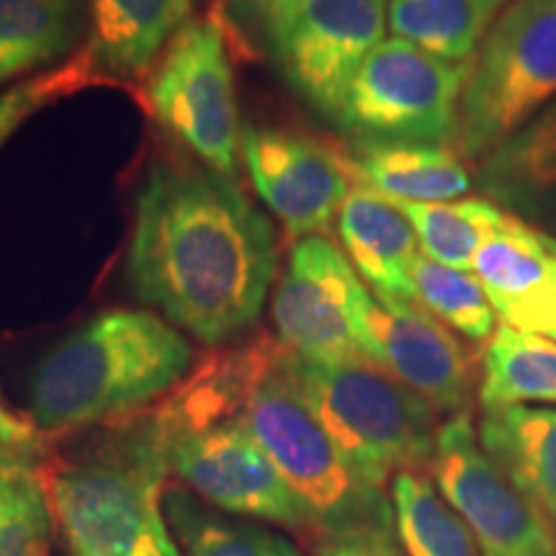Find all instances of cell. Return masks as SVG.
I'll use <instances>...</instances> for the list:
<instances>
[{
	"label": "cell",
	"mask_w": 556,
	"mask_h": 556,
	"mask_svg": "<svg viewBox=\"0 0 556 556\" xmlns=\"http://www.w3.org/2000/svg\"><path fill=\"white\" fill-rule=\"evenodd\" d=\"M0 441L9 443V446L34 451V454L47 456L50 454L52 438L34 426L26 417L13 415L11 409H5L3 402H0Z\"/></svg>",
	"instance_id": "31"
},
{
	"label": "cell",
	"mask_w": 556,
	"mask_h": 556,
	"mask_svg": "<svg viewBox=\"0 0 556 556\" xmlns=\"http://www.w3.org/2000/svg\"><path fill=\"white\" fill-rule=\"evenodd\" d=\"M479 402L484 409L556 402V343L500 325L486 343Z\"/></svg>",
	"instance_id": "23"
},
{
	"label": "cell",
	"mask_w": 556,
	"mask_h": 556,
	"mask_svg": "<svg viewBox=\"0 0 556 556\" xmlns=\"http://www.w3.org/2000/svg\"><path fill=\"white\" fill-rule=\"evenodd\" d=\"M469 62L384 39L348 88L338 122L361 142H454Z\"/></svg>",
	"instance_id": "7"
},
{
	"label": "cell",
	"mask_w": 556,
	"mask_h": 556,
	"mask_svg": "<svg viewBox=\"0 0 556 556\" xmlns=\"http://www.w3.org/2000/svg\"><path fill=\"white\" fill-rule=\"evenodd\" d=\"M364 294L356 268L336 242L323 235L296 240L274 296L278 343L312 361L366 358L356 328Z\"/></svg>",
	"instance_id": "13"
},
{
	"label": "cell",
	"mask_w": 556,
	"mask_h": 556,
	"mask_svg": "<svg viewBox=\"0 0 556 556\" xmlns=\"http://www.w3.org/2000/svg\"><path fill=\"white\" fill-rule=\"evenodd\" d=\"M338 232L348 261L374 294L415 302L413 263L420 240L392 199L356 184L338 214Z\"/></svg>",
	"instance_id": "16"
},
{
	"label": "cell",
	"mask_w": 556,
	"mask_h": 556,
	"mask_svg": "<svg viewBox=\"0 0 556 556\" xmlns=\"http://www.w3.org/2000/svg\"><path fill=\"white\" fill-rule=\"evenodd\" d=\"M189 11L191 0H90L93 31L88 50L96 65L137 75L176 37Z\"/></svg>",
	"instance_id": "19"
},
{
	"label": "cell",
	"mask_w": 556,
	"mask_h": 556,
	"mask_svg": "<svg viewBox=\"0 0 556 556\" xmlns=\"http://www.w3.org/2000/svg\"><path fill=\"white\" fill-rule=\"evenodd\" d=\"M500 3H507V0H500Z\"/></svg>",
	"instance_id": "35"
},
{
	"label": "cell",
	"mask_w": 556,
	"mask_h": 556,
	"mask_svg": "<svg viewBox=\"0 0 556 556\" xmlns=\"http://www.w3.org/2000/svg\"><path fill=\"white\" fill-rule=\"evenodd\" d=\"M242 157L258 197L296 240L330 229L356 180L351 160L289 129H242Z\"/></svg>",
	"instance_id": "14"
},
{
	"label": "cell",
	"mask_w": 556,
	"mask_h": 556,
	"mask_svg": "<svg viewBox=\"0 0 556 556\" xmlns=\"http://www.w3.org/2000/svg\"><path fill=\"white\" fill-rule=\"evenodd\" d=\"M78 31V0H0V86L52 65Z\"/></svg>",
	"instance_id": "24"
},
{
	"label": "cell",
	"mask_w": 556,
	"mask_h": 556,
	"mask_svg": "<svg viewBox=\"0 0 556 556\" xmlns=\"http://www.w3.org/2000/svg\"><path fill=\"white\" fill-rule=\"evenodd\" d=\"M394 201V199H392ZM413 222L422 253L448 268L471 270L477 253L510 222V214L484 199L413 204L394 201Z\"/></svg>",
	"instance_id": "26"
},
{
	"label": "cell",
	"mask_w": 556,
	"mask_h": 556,
	"mask_svg": "<svg viewBox=\"0 0 556 556\" xmlns=\"http://www.w3.org/2000/svg\"><path fill=\"white\" fill-rule=\"evenodd\" d=\"M150 106L157 122L208 170L235 178L242 129L235 103L225 31L214 18L186 21L152 73Z\"/></svg>",
	"instance_id": "9"
},
{
	"label": "cell",
	"mask_w": 556,
	"mask_h": 556,
	"mask_svg": "<svg viewBox=\"0 0 556 556\" xmlns=\"http://www.w3.org/2000/svg\"><path fill=\"white\" fill-rule=\"evenodd\" d=\"M287 356L278 340L263 336L258 368L240 409L242 422L309 513L315 541L392 528L394 510L384 490L361 477L336 446L291 379Z\"/></svg>",
	"instance_id": "4"
},
{
	"label": "cell",
	"mask_w": 556,
	"mask_h": 556,
	"mask_svg": "<svg viewBox=\"0 0 556 556\" xmlns=\"http://www.w3.org/2000/svg\"><path fill=\"white\" fill-rule=\"evenodd\" d=\"M189 340L142 309H109L54 345L29 384V420L50 438L122 420L191 371Z\"/></svg>",
	"instance_id": "3"
},
{
	"label": "cell",
	"mask_w": 556,
	"mask_h": 556,
	"mask_svg": "<svg viewBox=\"0 0 556 556\" xmlns=\"http://www.w3.org/2000/svg\"><path fill=\"white\" fill-rule=\"evenodd\" d=\"M351 170L356 184L413 204L454 201L471 189V173L446 144L358 142Z\"/></svg>",
	"instance_id": "17"
},
{
	"label": "cell",
	"mask_w": 556,
	"mask_h": 556,
	"mask_svg": "<svg viewBox=\"0 0 556 556\" xmlns=\"http://www.w3.org/2000/svg\"><path fill=\"white\" fill-rule=\"evenodd\" d=\"M479 443L556 523V409H484Z\"/></svg>",
	"instance_id": "18"
},
{
	"label": "cell",
	"mask_w": 556,
	"mask_h": 556,
	"mask_svg": "<svg viewBox=\"0 0 556 556\" xmlns=\"http://www.w3.org/2000/svg\"><path fill=\"white\" fill-rule=\"evenodd\" d=\"M248 3L261 13L263 21H266L270 37H274V34L287 24L291 13L302 5V0H248Z\"/></svg>",
	"instance_id": "32"
},
{
	"label": "cell",
	"mask_w": 556,
	"mask_h": 556,
	"mask_svg": "<svg viewBox=\"0 0 556 556\" xmlns=\"http://www.w3.org/2000/svg\"><path fill=\"white\" fill-rule=\"evenodd\" d=\"M394 531L407 556H482L471 528L446 503L426 469L392 477Z\"/></svg>",
	"instance_id": "21"
},
{
	"label": "cell",
	"mask_w": 556,
	"mask_h": 556,
	"mask_svg": "<svg viewBox=\"0 0 556 556\" xmlns=\"http://www.w3.org/2000/svg\"><path fill=\"white\" fill-rule=\"evenodd\" d=\"M315 556H402L392 528H368L348 536L319 539L312 544Z\"/></svg>",
	"instance_id": "30"
},
{
	"label": "cell",
	"mask_w": 556,
	"mask_h": 556,
	"mask_svg": "<svg viewBox=\"0 0 556 556\" xmlns=\"http://www.w3.org/2000/svg\"><path fill=\"white\" fill-rule=\"evenodd\" d=\"M389 0H302L274 34L289 86L330 119L368 54L384 41Z\"/></svg>",
	"instance_id": "12"
},
{
	"label": "cell",
	"mask_w": 556,
	"mask_h": 556,
	"mask_svg": "<svg viewBox=\"0 0 556 556\" xmlns=\"http://www.w3.org/2000/svg\"><path fill=\"white\" fill-rule=\"evenodd\" d=\"M415 302L443 325L462 332L475 343H490L495 336V317L490 296L469 270L448 268L420 253L413 263Z\"/></svg>",
	"instance_id": "27"
},
{
	"label": "cell",
	"mask_w": 556,
	"mask_h": 556,
	"mask_svg": "<svg viewBox=\"0 0 556 556\" xmlns=\"http://www.w3.org/2000/svg\"><path fill=\"white\" fill-rule=\"evenodd\" d=\"M163 510L184 556H304L294 541L266 526L212 510L189 486H165Z\"/></svg>",
	"instance_id": "20"
},
{
	"label": "cell",
	"mask_w": 556,
	"mask_h": 556,
	"mask_svg": "<svg viewBox=\"0 0 556 556\" xmlns=\"http://www.w3.org/2000/svg\"><path fill=\"white\" fill-rule=\"evenodd\" d=\"M356 328L361 351L371 364L420 394L435 413H467L477 379L475 358L422 304L366 289Z\"/></svg>",
	"instance_id": "11"
},
{
	"label": "cell",
	"mask_w": 556,
	"mask_h": 556,
	"mask_svg": "<svg viewBox=\"0 0 556 556\" xmlns=\"http://www.w3.org/2000/svg\"><path fill=\"white\" fill-rule=\"evenodd\" d=\"M41 458H45V456L34 454V451L9 446V443L0 441V477L13 475V471L26 469V467H37Z\"/></svg>",
	"instance_id": "33"
},
{
	"label": "cell",
	"mask_w": 556,
	"mask_h": 556,
	"mask_svg": "<svg viewBox=\"0 0 556 556\" xmlns=\"http://www.w3.org/2000/svg\"><path fill=\"white\" fill-rule=\"evenodd\" d=\"M168 475L150 407L39 464L52 520L75 556H184L163 510Z\"/></svg>",
	"instance_id": "2"
},
{
	"label": "cell",
	"mask_w": 556,
	"mask_h": 556,
	"mask_svg": "<svg viewBox=\"0 0 556 556\" xmlns=\"http://www.w3.org/2000/svg\"><path fill=\"white\" fill-rule=\"evenodd\" d=\"M270 222L232 178L155 163L137 193L129 283L150 307L206 345L258 323L276 278Z\"/></svg>",
	"instance_id": "1"
},
{
	"label": "cell",
	"mask_w": 556,
	"mask_h": 556,
	"mask_svg": "<svg viewBox=\"0 0 556 556\" xmlns=\"http://www.w3.org/2000/svg\"><path fill=\"white\" fill-rule=\"evenodd\" d=\"M289 351V348H287ZM291 379L361 477L426 469L435 451V409L371 361H312L289 351Z\"/></svg>",
	"instance_id": "5"
},
{
	"label": "cell",
	"mask_w": 556,
	"mask_h": 556,
	"mask_svg": "<svg viewBox=\"0 0 556 556\" xmlns=\"http://www.w3.org/2000/svg\"><path fill=\"white\" fill-rule=\"evenodd\" d=\"M39 464L0 477V556L50 554L54 520Z\"/></svg>",
	"instance_id": "28"
},
{
	"label": "cell",
	"mask_w": 556,
	"mask_h": 556,
	"mask_svg": "<svg viewBox=\"0 0 556 556\" xmlns=\"http://www.w3.org/2000/svg\"><path fill=\"white\" fill-rule=\"evenodd\" d=\"M475 276L507 328L556 332V238L510 217L475 258Z\"/></svg>",
	"instance_id": "15"
},
{
	"label": "cell",
	"mask_w": 556,
	"mask_h": 556,
	"mask_svg": "<svg viewBox=\"0 0 556 556\" xmlns=\"http://www.w3.org/2000/svg\"><path fill=\"white\" fill-rule=\"evenodd\" d=\"M430 475L484 556H556L552 518L482 448L469 413L438 428Z\"/></svg>",
	"instance_id": "10"
},
{
	"label": "cell",
	"mask_w": 556,
	"mask_h": 556,
	"mask_svg": "<svg viewBox=\"0 0 556 556\" xmlns=\"http://www.w3.org/2000/svg\"><path fill=\"white\" fill-rule=\"evenodd\" d=\"M556 101V0H507L471 54L456 152L484 160Z\"/></svg>",
	"instance_id": "6"
},
{
	"label": "cell",
	"mask_w": 556,
	"mask_h": 556,
	"mask_svg": "<svg viewBox=\"0 0 556 556\" xmlns=\"http://www.w3.org/2000/svg\"><path fill=\"white\" fill-rule=\"evenodd\" d=\"M503 5L500 0H389V26L394 39L433 58L467 62Z\"/></svg>",
	"instance_id": "22"
},
{
	"label": "cell",
	"mask_w": 556,
	"mask_h": 556,
	"mask_svg": "<svg viewBox=\"0 0 556 556\" xmlns=\"http://www.w3.org/2000/svg\"><path fill=\"white\" fill-rule=\"evenodd\" d=\"M155 426L163 438L170 475L214 510L266 520L299 533L307 544L315 541L309 513L242 422L240 413L191 428H163L157 420Z\"/></svg>",
	"instance_id": "8"
},
{
	"label": "cell",
	"mask_w": 556,
	"mask_h": 556,
	"mask_svg": "<svg viewBox=\"0 0 556 556\" xmlns=\"http://www.w3.org/2000/svg\"><path fill=\"white\" fill-rule=\"evenodd\" d=\"M93 83L101 80L99 73H96L93 52L86 47L75 58H70L65 65L54 67L52 73L37 75V78L3 90L0 93V144L39 109L50 106V103L65 99V96L78 93V90L93 86Z\"/></svg>",
	"instance_id": "29"
},
{
	"label": "cell",
	"mask_w": 556,
	"mask_h": 556,
	"mask_svg": "<svg viewBox=\"0 0 556 556\" xmlns=\"http://www.w3.org/2000/svg\"><path fill=\"white\" fill-rule=\"evenodd\" d=\"M548 340H554V343H556V332H554V336H552V338H548Z\"/></svg>",
	"instance_id": "34"
},
{
	"label": "cell",
	"mask_w": 556,
	"mask_h": 556,
	"mask_svg": "<svg viewBox=\"0 0 556 556\" xmlns=\"http://www.w3.org/2000/svg\"><path fill=\"white\" fill-rule=\"evenodd\" d=\"M482 180L507 204H533L556 191V101L482 160Z\"/></svg>",
	"instance_id": "25"
}]
</instances>
